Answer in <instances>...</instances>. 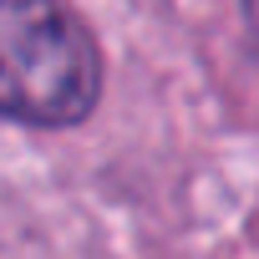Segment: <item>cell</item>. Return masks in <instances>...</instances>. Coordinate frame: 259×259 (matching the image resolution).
Masks as SVG:
<instances>
[{
    "label": "cell",
    "instance_id": "cell-1",
    "mask_svg": "<svg viewBox=\"0 0 259 259\" xmlns=\"http://www.w3.org/2000/svg\"><path fill=\"white\" fill-rule=\"evenodd\" d=\"M102 97V51L66 0H0V117L71 127Z\"/></svg>",
    "mask_w": 259,
    "mask_h": 259
}]
</instances>
